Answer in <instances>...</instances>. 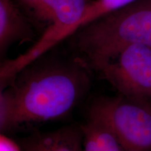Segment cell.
I'll return each mask as SVG.
<instances>
[{"mask_svg":"<svg viewBox=\"0 0 151 151\" xmlns=\"http://www.w3.org/2000/svg\"><path fill=\"white\" fill-rule=\"evenodd\" d=\"M98 71L120 95L151 104V47L129 46Z\"/></svg>","mask_w":151,"mask_h":151,"instance_id":"cell-5","label":"cell"},{"mask_svg":"<svg viewBox=\"0 0 151 151\" xmlns=\"http://www.w3.org/2000/svg\"><path fill=\"white\" fill-rule=\"evenodd\" d=\"M89 86V73L83 63L33 62L1 90V133L22 124L63 118L81 101Z\"/></svg>","mask_w":151,"mask_h":151,"instance_id":"cell-1","label":"cell"},{"mask_svg":"<svg viewBox=\"0 0 151 151\" xmlns=\"http://www.w3.org/2000/svg\"><path fill=\"white\" fill-rule=\"evenodd\" d=\"M81 127L84 151H122L116 137L99 122L88 119Z\"/></svg>","mask_w":151,"mask_h":151,"instance_id":"cell-8","label":"cell"},{"mask_svg":"<svg viewBox=\"0 0 151 151\" xmlns=\"http://www.w3.org/2000/svg\"><path fill=\"white\" fill-rule=\"evenodd\" d=\"M88 117L113 134L122 151H151V104L120 95L101 97Z\"/></svg>","mask_w":151,"mask_h":151,"instance_id":"cell-4","label":"cell"},{"mask_svg":"<svg viewBox=\"0 0 151 151\" xmlns=\"http://www.w3.org/2000/svg\"><path fill=\"white\" fill-rule=\"evenodd\" d=\"M81 127L67 126L38 132L20 141L22 151H84Z\"/></svg>","mask_w":151,"mask_h":151,"instance_id":"cell-6","label":"cell"},{"mask_svg":"<svg viewBox=\"0 0 151 151\" xmlns=\"http://www.w3.org/2000/svg\"><path fill=\"white\" fill-rule=\"evenodd\" d=\"M36 18L49 22L43 35L27 51L4 62L0 80L9 83L17 73L39 59L50 48L75 32L76 26L83 15L87 0H22Z\"/></svg>","mask_w":151,"mask_h":151,"instance_id":"cell-3","label":"cell"},{"mask_svg":"<svg viewBox=\"0 0 151 151\" xmlns=\"http://www.w3.org/2000/svg\"><path fill=\"white\" fill-rule=\"evenodd\" d=\"M0 151H22L20 143L14 141L5 134H1L0 137Z\"/></svg>","mask_w":151,"mask_h":151,"instance_id":"cell-9","label":"cell"},{"mask_svg":"<svg viewBox=\"0 0 151 151\" xmlns=\"http://www.w3.org/2000/svg\"><path fill=\"white\" fill-rule=\"evenodd\" d=\"M75 33L76 48L98 70L129 46L151 47V0H137Z\"/></svg>","mask_w":151,"mask_h":151,"instance_id":"cell-2","label":"cell"},{"mask_svg":"<svg viewBox=\"0 0 151 151\" xmlns=\"http://www.w3.org/2000/svg\"><path fill=\"white\" fill-rule=\"evenodd\" d=\"M33 37L31 25L12 0H0L1 56L13 43L29 41Z\"/></svg>","mask_w":151,"mask_h":151,"instance_id":"cell-7","label":"cell"}]
</instances>
